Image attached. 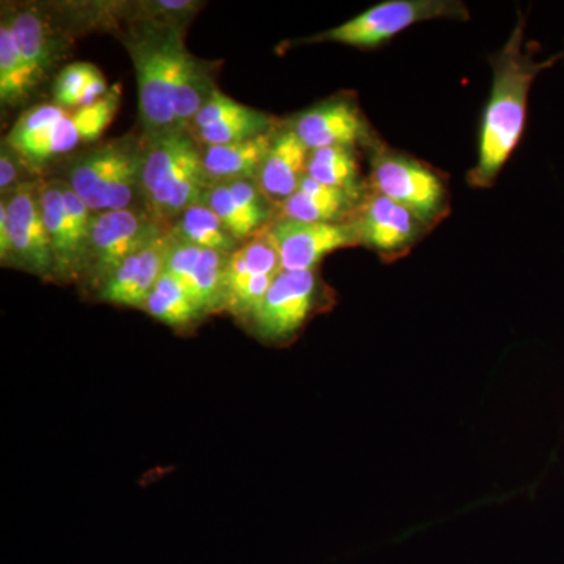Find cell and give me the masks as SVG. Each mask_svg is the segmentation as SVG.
<instances>
[{"label":"cell","mask_w":564,"mask_h":564,"mask_svg":"<svg viewBox=\"0 0 564 564\" xmlns=\"http://www.w3.org/2000/svg\"><path fill=\"white\" fill-rule=\"evenodd\" d=\"M289 128L310 151L322 148H370L377 141L358 104L347 96H336L300 111Z\"/></svg>","instance_id":"9a60e30c"},{"label":"cell","mask_w":564,"mask_h":564,"mask_svg":"<svg viewBox=\"0 0 564 564\" xmlns=\"http://www.w3.org/2000/svg\"><path fill=\"white\" fill-rule=\"evenodd\" d=\"M121 88L115 85L110 91L101 99V101L91 104L74 111V122H76L77 131H79L80 140L84 143L96 141L102 135V132L109 128L118 107H120Z\"/></svg>","instance_id":"f1b7e54d"},{"label":"cell","mask_w":564,"mask_h":564,"mask_svg":"<svg viewBox=\"0 0 564 564\" xmlns=\"http://www.w3.org/2000/svg\"><path fill=\"white\" fill-rule=\"evenodd\" d=\"M31 70L22 61L9 21L0 22V101L3 107L20 106L28 101L36 87Z\"/></svg>","instance_id":"484cf974"},{"label":"cell","mask_w":564,"mask_h":564,"mask_svg":"<svg viewBox=\"0 0 564 564\" xmlns=\"http://www.w3.org/2000/svg\"><path fill=\"white\" fill-rule=\"evenodd\" d=\"M306 176L359 198L369 192V184L361 180V166L356 148L332 147L310 151Z\"/></svg>","instance_id":"cb8c5ba5"},{"label":"cell","mask_w":564,"mask_h":564,"mask_svg":"<svg viewBox=\"0 0 564 564\" xmlns=\"http://www.w3.org/2000/svg\"><path fill=\"white\" fill-rule=\"evenodd\" d=\"M437 20L469 21L470 11L458 0H386L303 43H339L358 50H375L419 22Z\"/></svg>","instance_id":"8992f818"},{"label":"cell","mask_w":564,"mask_h":564,"mask_svg":"<svg viewBox=\"0 0 564 564\" xmlns=\"http://www.w3.org/2000/svg\"><path fill=\"white\" fill-rule=\"evenodd\" d=\"M0 258L3 265H10L11 262V237L9 226V209L7 203H0Z\"/></svg>","instance_id":"1f68e13d"},{"label":"cell","mask_w":564,"mask_h":564,"mask_svg":"<svg viewBox=\"0 0 564 564\" xmlns=\"http://www.w3.org/2000/svg\"><path fill=\"white\" fill-rule=\"evenodd\" d=\"M280 128V126H278ZM273 131L262 133L256 139L239 143L221 144V147H202L203 169L209 184H226L240 180H256L270 148Z\"/></svg>","instance_id":"ffe728a7"},{"label":"cell","mask_w":564,"mask_h":564,"mask_svg":"<svg viewBox=\"0 0 564 564\" xmlns=\"http://www.w3.org/2000/svg\"><path fill=\"white\" fill-rule=\"evenodd\" d=\"M80 141L69 110L57 104H40L21 115L6 143L31 172H39L52 159L76 150Z\"/></svg>","instance_id":"8fae6325"},{"label":"cell","mask_w":564,"mask_h":564,"mask_svg":"<svg viewBox=\"0 0 564 564\" xmlns=\"http://www.w3.org/2000/svg\"><path fill=\"white\" fill-rule=\"evenodd\" d=\"M229 254L173 239L165 273L180 281L203 315L225 311V273Z\"/></svg>","instance_id":"2e32d148"},{"label":"cell","mask_w":564,"mask_h":564,"mask_svg":"<svg viewBox=\"0 0 564 564\" xmlns=\"http://www.w3.org/2000/svg\"><path fill=\"white\" fill-rule=\"evenodd\" d=\"M170 234L177 242L225 254H232L240 247L239 240L229 232L225 223L203 203L193 204L187 210L182 212L170 226Z\"/></svg>","instance_id":"603a6c76"},{"label":"cell","mask_w":564,"mask_h":564,"mask_svg":"<svg viewBox=\"0 0 564 564\" xmlns=\"http://www.w3.org/2000/svg\"><path fill=\"white\" fill-rule=\"evenodd\" d=\"M322 282L315 270L282 272L273 281L261 304L248 318L251 332L269 344L292 339L318 310L323 299Z\"/></svg>","instance_id":"9c48e42d"},{"label":"cell","mask_w":564,"mask_h":564,"mask_svg":"<svg viewBox=\"0 0 564 564\" xmlns=\"http://www.w3.org/2000/svg\"><path fill=\"white\" fill-rule=\"evenodd\" d=\"M284 272H310L337 250L359 245L355 221L304 223L278 217L263 229Z\"/></svg>","instance_id":"30bf717a"},{"label":"cell","mask_w":564,"mask_h":564,"mask_svg":"<svg viewBox=\"0 0 564 564\" xmlns=\"http://www.w3.org/2000/svg\"><path fill=\"white\" fill-rule=\"evenodd\" d=\"M3 18L9 21L22 61L28 65L36 84H40L54 65L55 43L50 25L33 9L18 10L17 13Z\"/></svg>","instance_id":"44dd1931"},{"label":"cell","mask_w":564,"mask_h":564,"mask_svg":"<svg viewBox=\"0 0 564 564\" xmlns=\"http://www.w3.org/2000/svg\"><path fill=\"white\" fill-rule=\"evenodd\" d=\"M2 199L9 209L10 265L43 280H55L50 232L41 210V184L25 182Z\"/></svg>","instance_id":"7c38bea8"},{"label":"cell","mask_w":564,"mask_h":564,"mask_svg":"<svg viewBox=\"0 0 564 564\" xmlns=\"http://www.w3.org/2000/svg\"><path fill=\"white\" fill-rule=\"evenodd\" d=\"M209 182L202 147L188 132L144 139L141 198L155 220L169 226L193 204L202 203Z\"/></svg>","instance_id":"3957f363"},{"label":"cell","mask_w":564,"mask_h":564,"mask_svg":"<svg viewBox=\"0 0 564 564\" xmlns=\"http://www.w3.org/2000/svg\"><path fill=\"white\" fill-rule=\"evenodd\" d=\"M141 310L172 328L182 329L204 317L181 282L163 272Z\"/></svg>","instance_id":"d4e9b609"},{"label":"cell","mask_w":564,"mask_h":564,"mask_svg":"<svg viewBox=\"0 0 564 564\" xmlns=\"http://www.w3.org/2000/svg\"><path fill=\"white\" fill-rule=\"evenodd\" d=\"M369 150L370 191L406 207L426 228L433 229L447 217L451 196L444 177L436 170L413 155L392 150L380 140Z\"/></svg>","instance_id":"5b68a950"},{"label":"cell","mask_w":564,"mask_h":564,"mask_svg":"<svg viewBox=\"0 0 564 564\" xmlns=\"http://www.w3.org/2000/svg\"><path fill=\"white\" fill-rule=\"evenodd\" d=\"M562 58L564 51L538 61L534 46L525 44V17L519 13L510 39L489 57L492 87L481 118L477 163L467 174L470 187H492L524 133L533 82Z\"/></svg>","instance_id":"6da1fadb"},{"label":"cell","mask_w":564,"mask_h":564,"mask_svg":"<svg viewBox=\"0 0 564 564\" xmlns=\"http://www.w3.org/2000/svg\"><path fill=\"white\" fill-rule=\"evenodd\" d=\"M41 210L50 232L55 281H79L87 265L95 212L65 181L41 184Z\"/></svg>","instance_id":"ba28073f"},{"label":"cell","mask_w":564,"mask_h":564,"mask_svg":"<svg viewBox=\"0 0 564 564\" xmlns=\"http://www.w3.org/2000/svg\"><path fill=\"white\" fill-rule=\"evenodd\" d=\"M362 198L351 193L328 187L306 176L299 191L278 206L281 218L304 223H347L358 214Z\"/></svg>","instance_id":"d6986e66"},{"label":"cell","mask_w":564,"mask_h":564,"mask_svg":"<svg viewBox=\"0 0 564 564\" xmlns=\"http://www.w3.org/2000/svg\"><path fill=\"white\" fill-rule=\"evenodd\" d=\"M202 203L218 215V218L225 223L226 228L240 243L252 239L256 232L263 231L267 228L265 223L259 220L258 217L245 210L237 203L226 184L207 185L203 193Z\"/></svg>","instance_id":"83f0119b"},{"label":"cell","mask_w":564,"mask_h":564,"mask_svg":"<svg viewBox=\"0 0 564 564\" xmlns=\"http://www.w3.org/2000/svg\"><path fill=\"white\" fill-rule=\"evenodd\" d=\"M217 91L209 65L188 52L177 74L173 98L174 117L181 132L191 131L196 115Z\"/></svg>","instance_id":"7402d4cb"},{"label":"cell","mask_w":564,"mask_h":564,"mask_svg":"<svg viewBox=\"0 0 564 564\" xmlns=\"http://www.w3.org/2000/svg\"><path fill=\"white\" fill-rule=\"evenodd\" d=\"M170 231L147 209L98 212L93 215L85 280L96 292L132 256L150 248Z\"/></svg>","instance_id":"52a82bcc"},{"label":"cell","mask_w":564,"mask_h":564,"mask_svg":"<svg viewBox=\"0 0 564 564\" xmlns=\"http://www.w3.org/2000/svg\"><path fill=\"white\" fill-rule=\"evenodd\" d=\"M21 166L28 165L21 161L17 152L11 150L9 144L3 143L2 152H0V193L3 198L25 184V182H21Z\"/></svg>","instance_id":"4dcf8cb0"},{"label":"cell","mask_w":564,"mask_h":564,"mask_svg":"<svg viewBox=\"0 0 564 564\" xmlns=\"http://www.w3.org/2000/svg\"><path fill=\"white\" fill-rule=\"evenodd\" d=\"M278 121L270 115L251 107L223 118V120L192 132L193 139L202 147H221V144L239 143V141L256 139L278 128Z\"/></svg>","instance_id":"4316f807"},{"label":"cell","mask_w":564,"mask_h":564,"mask_svg":"<svg viewBox=\"0 0 564 564\" xmlns=\"http://www.w3.org/2000/svg\"><path fill=\"white\" fill-rule=\"evenodd\" d=\"M352 221L358 229L359 245L381 259L402 258L432 231L413 212L370 188Z\"/></svg>","instance_id":"5bb4252c"},{"label":"cell","mask_w":564,"mask_h":564,"mask_svg":"<svg viewBox=\"0 0 564 564\" xmlns=\"http://www.w3.org/2000/svg\"><path fill=\"white\" fill-rule=\"evenodd\" d=\"M101 70L91 63H73L61 70L54 85V104L66 110H79L82 98Z\"/></svg>","instance_id":"f546056e"},{"label":"cell","mask_w":564,"mask_h":564,"mask_svg":"<svg viewBox=\"0 0 564 564\" xmlns=\"http://www.w3.org/2000/svg\"><path fill=\"white\" fill-rule=\"evenodd\" d=\"M170 245H172V234L169 231L150 248L129 258L96 292L98 299L115 306L141 310L152 289L165 272Z\"/></svg>","instance_id":"e0dca14e"},{"label":"cell","mask_w":564,"mask_h":564,"mask_svg":"<svg viewBox=\"0 0 564 564\" xmlns=\"http://www.w3.org/2000/svg\"><path fill=\"white\" fill-rule=\"evenodd\" d=\"M281 272L280 256L262 234L240 245L226 265L225 311L248 322Z\"/></svg>","instance_id":"4fadbf2b"},{"label":"cell","mask_w":564,"mask_h":564,"mask_svg":"<svg viewBox=\"0 0 564 564\" xmlns=\"http://www.w3.org/2000/svg\"><path fill=\"white\" fill-rule=\"evenodd\" d=\"M144 143L113 140L70 161L66 184L91 212L131 209L141 196Z\"/></svg>","instance_id":"277c9868"},{"label":"cell","mask_w":564,"mask_h":564,"mask_svg":"<svg viewBox=\"0 0 564 564\" xmlns=\"http://www.w3.org/2000/svg\"><path fill=\"white\" fill-rule=\"evenodd\" d=\"M307 158L310 150L299 135L288 124L280 126L254 180L270 203L280 206L299 191L300 182L306 174Z\"/></svg>","instance_id":"ac0fdd59"},{"label":"cell","mask_w":564,"mask_h":564,"mask_svg":"<svg viewBox=\"0 0 564 564\" xmlns=\"http://www.w3.org/2000/svg\"><path fill=\"white\" fill-rule=\"evenodd\" d=\"M126 47L135 68L144 139L181 132L173 107L177 74L188 54L181 29L170 21L140 22L129 32Z\"/></svg>","instance_id":"7a4b0ae2"}]
</instances>
